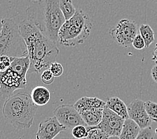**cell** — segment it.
I'll return each mask as SVG.
<instances>
[{
	"instance_id": "484cf974",
	"label": "cell",
	"mask_w": 157,
	"mask_h": 139,
	"mask_svg": "<svg viewBox=\"0 0 157 139\" xmlns=\"http://www.w3.org/2000/svg\"><path fill=\"white\" fill-rule=\"evenodd\" d=\"M49 70L53 74L54 77L60 76L63 72V68L61 64L56 62L52 64L49 68Z\"/></svg>"
},
{
	"instance_id": "5b68a950",
	"label": "cell",
	"mask_w": 157,
	"mask_h": 139,
	"mask_svg": "<svg viewBox=\"0 0 157 139\" xmlns=\"http://www.w3.org/2000/svg\"><path fill=\"white\" fill-rule=\"evenodd\" d=\"M0 37V54L10 58H21L28 56L25 40L22 36L20 22L15 18L2 19Z\"/></svg>"
},
{
	"instance_id": "f1b7e54d",
	"label": "cell",
	"mask_w": 157,
	"mask_h": 139,
	"mask_svg": "<svg viewBox=\"0 0 157 139\" xmlns=\"http://www.w3.org/2000/svg\"><path fill=\"white\" fill-rule=\"evenodd\" d=\"M151 76L156 83H157V64H156L151 70Z\"/></svg>"
},
{
	"instance_id": "44dd1931",
	"label": "cell",
	"mask_w": 157,
	"mask_h": 139,
	"mask_svg": "<svg viewBox=\"0 0 157 139\" xmlns=\"http://www.w3.org/2000/svg\"><path fill=\"white\" fill-rule=\"evenodd\" d=\"M71 131L72 136L76 139H86L88 134V128L84 125L76 126Z\"/></svg>"
},
{
	"instance_id": "9a60e30c",
	"label": "cell",
	"mask_w": 157,
	"mask_h": 139,
	"mask_svg": "<svg viewBox=\"0 0 157 139\" xmlns=\"http://www.w3.org/2000/svg\"><path fill=\"white\" fill-rule=\"evenodd\" d=\"M106 106L114 112L116 114L121 116L122 118L126 120L129 118L128 113V106L124 102L118 97L110 98L106 102Z\"/></svg>"
},
{
	"instance_id": "4316f807",
	"label": "cell",
	"mask_w": 157,
	"mask_h": 139,
	"mask_svg": "<svg viewBox=\"0 0 157 139\" xmlns=\"http://www.w3.org/2000/svg\"><path fill=\"white\" fill-rule=\"evenodd\" d=\"M132 46L136 49V50H143L144 48H146V45L144 40L141 36L140 33H138V35L134 38L133 42H132Z\"/></svg>"
},
{
	"instance_id": "8fae6325",
	"label": "cell",
	"mask_w": 157,
	"mask_h": 139,
	"mask_svg": "<svg viewBox=\"0 0 157 139\" xmlns=\"http://www.w3.org/2000/svg\"><path fill=\"white\" fill-rule=\"evenodd\" d=\"M66 130V127L62 125L55 116L50 117L39 124L36 137V139H54L59 133Z\"/></svg>"
},
{
	"instance_id": "e0dca14e",
	"label": "cell",
	"mask_w": 157,
	"mask_h": 139,
	"mask_svg": "<svg viewBox=\"0 0 157 139\" xmlns=\"http://www.w3.org/2000/svg\"><path fill=\"white\" fill-rule=\"evenodd\" d=\"M103 110H97L87 111L80 114L82 119L84 120L87 126H98L102 121L103 116Z\"/></svg>"
},
{
	"instance_id": "8992f818",
	"label": "cell",
	"mask_w": 157,
	"mask_h": 139,
	"mask_svg": "<svg viewBox=\"0 0 157 139\" xmlns=\"http://www.w3.org/2000/svg\"><path fill=\"white\" fill-rule=\"evenodd\" d=\"M138 28L136 22L128 19H123L114 28L110 29L109 33L118 46L128 48L132 46V42L138 35Z\"/></svg>"
},
{
	"instance_id": "4fadbf2b",
	"label": "cell",
	"mask_w": 157,
	"mask_h": 139,
	"mask_svg": "<svg viewBox=\"0 0 157 139\" xmlns=\"http://www.w3.org/2000/svg\"><path fill=\"white\" fill-rule=\"evenodd\" d=\"M30 60L29 56L21 58H12V64L10 67L25 80H27V73L30 69Z\"/></svg>"
},
{
	"instance_id": "603a6c76",
	"label": "cell",
	"mask_w": 157,
	"mask_h": 139,
	"mask_svg": "<svg viewBox=\"0 0 157 139\" xmlns=\"http://www.w3.org/2000/svg\"><path fill=\"white\" fill-rule=\"evenodd\" d=\"M136 139H155V133L151 126L141 129Z\"/></svg>"
},
{
	"instance_id": "9c48e42d",
	"label": "cell",
	"mask_w": 157,
	"mask_h": 139,
	"mask_svg": "<svg viewBox=\"0 0 157 139\" xmlns=\"http://www.w3.org/2000/svg\"><path fill=\"white\" fill-rule=\"evenodd\" d=\"M125 120L107 108H104L102 121L97 126L104 130L108 136H120Z\"/></svg>"
},
{
	"instance_id": "d4e9b609",
	"label": "cell",
	"mask_w": 157,
	"mask_h": 139,
	"mask_svg": "<svg viewBox=\"0 0 157 139\" xmlns=\"http://www.w3.org/2000/svg\"><path fill=\"white\" fill-rule=\"evenodd\" d=\"M12 58L8 57L7 56H1L0 57V70L1 72H5L10 68L12 64Z\"/></svg>"
},
{
	"instance_id": "1f68e13d",
	"label": "cell",
	"mask_w": 157,
	"mask_h": 139,
	"mask_svg": "<svg viewBox=\"0 0 157 139\" xmlns=\"http://www.w3.org/2000/svg\"><path fill=\"white\" fill-rule=\"evenodd\" d=\"M156 134H157V129L156 130Z\"/></svg>"
},
{
	"instance_id": "3957f363",
	"label": "cell",
	"mask_w": 157,
	"mask_h": 139,
	"mask_svg": "<svg viewBox=\"0 0 157 139\" xmlns=\"http://www.w3.org/2000/svg\"><path fill=\"white\" fill-rule=\"evenodd\" d=\"M38 110L28 92L20 91L6 100L2 112L6 121L17 130L29 129Z\"/></svg>"
},
{
	"instance_id": "d6986e66",
	"label": "cell",
	"mask_w": 157,
	"mask_h": 139,
	"mask_svg": "<svg viewBox=\"0 0 157 139\" xmlns=\"http://www.w3.org/2000/svg\"><path fill=\"white\" fill-rule=\"evenodd\" d=\"M59 7L66 21L72 18L76 12V10L73 5L72 0H60Z\"/></svg>"
},
{
	"instance_id": "ffe728a7",
	"label": "cell",
	"mask_w": 157,
	"mask_h": 139,
	"mask_svg": "<svg viewBox=\"0 0 157 139\" xmlns=\"http://www.w3.org/2000/svg\"><path fill=\"white\" fill-rule=\"evenodd\" d=\"M88 130V137L86 139H108L109 136L99 127L87 126Z\"/></svg>"
},
{
	"instance_id": "d6a6232c",
	"label": "cell",
	"mask_w": 157,
	"mask_h": 139,
	"mask_svg": "<svg viewBox=\"0 0 157 139\" xmlns=\"http://www.w3.org/2000/svg\"><path fill=\"white\" fill-rule=\"evenodd\" d=\"M156 1H157V0H156Z\"/></svg>"
},
{
	"instance_id": "7402d4cb",
	"label": "cell",
	"mask_w": 157,
	"mask_h": 139,
	"mask_svg": "<svg viewBox=\"0 0 157 139\" xmlns=\"http://www.w3.org/2000/svg\"><path fill=\"white\" fill-rule=\"evenodd\" d=\"M146 110L152 121L157 122V103L152 101L145 102Z\"/></svg>"
},
{
	"instance_id": "2e32d148",
	"label": "cell",
	"mask_w": 157,
	"mask_h": 139,
	"mask_svg": "<svg viewBox=\"0 0 157 139\" xmlns=\"http://www.w3.org/2000/svg\"><path fill=\"white\" fill-rule=\"evenodd\" d=\"M140 128L132 120H125L122 132L120 135L121 139H136L140 131Z\"/></svg>"
},
{
	"instance_id": "277c9868",
	"label": "cell",
	"mask_w": 157,
	"mask_h": 139,
	"mask_svg": "<svg viewBox=\"0 0 157 139\" xmlns=\"http://www.w3.org/2000/svg\"><path fill=\"white\" fill-rule=\"evenodd\" d=\"M93 25L87 14L82 10L65 21L58 33V42L63 46L74 47L84 44L90 34Z\"/></svg>"
},
{
	"instance_id": "30bf717a",
	"label": "cell",
	"mask_w": 157,
	"mask_h": 139,
	"mask_svg": "<svg viewBox=\"0 0 157 139\" xmlns=\"http://www.w3.org/2000/svg\"><path fill=\"white\" fill-rule=\"evenodd\" d=\"M127 106L129 118L135 122L140 129H144L151 126L152 121L146 110L144 101L140 99H135Z\"/></svg>"
},
{
	"instance_id": "83f0119b",
	"label": "cell",
	"mask_w": 157,
	"mask_h": 139,
	"mask_svg": "<svg viewBox=\"0 0 157 139\" xmlns=\"http://www.w3.org/2000/svg\"><path fill=\"white\" fill-rule=\"evenodd\" d=\"M54 139H76L72 134V131L70 129L63 130L59 133Z\"/></svg>"
},
{
	"instance_id": "7c38bea8",
	"label": "cell",
	"mask_w": 157,
	"mask_h": 139,
	"mask_svg": "<svg viewBox=\"0 0 157 139\" xmlns=\"http://www.w3.org/2000/svg\"><path fill=\"white\" fill-rule=\"evenodd\" d=\"M74 106L81 114L87 111L103 110L106 106V102L97 97L84 96L78 100Z\"/></svg>"
},
{
	"instance_id": "ba28073f",
	"label": "cell",
	"mask_w": 157,
	"mask_h": 139,
	"mask_svg": "<svg viewBox=\"0 0 157 139\" xmlns=\"http://www.w3.org/2000/svg\"><path fill=\"white\" fill-rule=\"evenodd\" d=\"M54 114L58 122L66 129H72L78 125L87 126L74 105L62 104L58 106L54 110Z\"/></svg>"
},
{
	"instance_id": "52a82bcc",
	"label": "cell",
	"mask_w": 157,
	"mask_h": 139,
	"mask_svg": "<svg viewBox=\"0 0 157 139\" xmlns=\"http://www.w3.org/2000/svg\"><path fill=\"white\" fill-rule=\"evenodd\" d=\"M28 81L25 80L12 69L0 72V92L2 102L6 101L14 95L17 90L24 89Z\"/></svg>"
},
{
	"instance_id": "6da1fadb",
	"label": "cell",
	"mask_w": 157,
	"mask_h": 139,
	"mask_svg": "<svg viewBox=\"0 0 157 139\" xmlns=\"http://www.w3.org/2000/svg\"><path fill=\"white\" fill-rule=\"evenodd\" d=\"M20 29L27 45L31 72L40 74L49 69L59 52L56 44L26 18L20 22Z\"/></svg>"
},
{
	"instance_id": "7a4b0ae2",
	"label": "cell",
	"mask_w": 157,
	"mask_h": 139,
	"mask_svg": "<svg viewBox=\"0 0 157 139\" xmlns=\"http://www.w3.org/2000/svg\"><path fill=\"white\" fill-rule=\"evenodd\" d=\"M60 0H35L25 10L26 19L44 36L58 42V33L66 20L59 7Z\"/></svg>"
},
{
	"instance_id": "cb8c5ba5",
	"label": "cell",
	"mask_w": 157,
	"mask_h": 139,
	"mask_svg": "<svg viewBox=\"0 0 157 139\" xmlns=\"http://www.w3.org/2000/svg\"><path fill=\"white\" fill-rule=\"evenodd\" d=\"M54 76L49 69L44 70L41 74V80L44 84L46 85H50L53 83L54 81Z\"/></svg>"
},
{
	"instance_id": "4dcf8cb0",
	"label": "cell",
	"mask_w": 157,
	"mask_h": 139,
	"mask_svg": "<svg viewBox=\"0 0 157 139\" xmlns=\"http://www.w3.org/2000/svg\"><path fill=\"white\" fill-rule=\"evenodd\" d=\"M108 139H121V138L118 136H111L108 137Z\"/></svg>"
},
{
	"instance_id": "5bb4252c",
	"label": "cell",
	"mask_w": 157,
	"mask_h": 139,
	"mask_svg": "<svg viewBox=\"0 0 157 139\" xmlns=\"http://www.w3.org/2000/svg\"><path fill=\"white\" fill-rule=\"evenodd\" d=\"M31 97L36 105L42 106L49 102L51 95L50 91L47 88L42 86H38L32 89Z\"/></svg>"
},
{
	"instance_id": "f546056e",
	"label": "cell",
	"mask_w": 157,
	"mask_h": 139,
	"mask_svg": "<svg viewBox=\"0 0 157 139\" xmlns=\"http://www.w3.org/2000/svg\"><path fill=\"white\" fill-rule=\"evenodd\" d=\"M152 60L155 62V64H157V43L155 44V49L152 52Z\"/></svg>"
},
{
	"instance_id": "ac0fdd59",
	"label": "cell",
	"mask_w": 157,
	"mask_h": 139,
	"mask_svg": "<svg viewBox=\"0 0 157 139\" xmlns=\"http://www.w3.org/2000/svg\"><path fill=\"white\" fill-rule=\"evenodd\" d=\"M140 34L144 40L146 48H148L155 40V32L148 24H142L139 27Z\"/></svg>"
}]
</instances>
